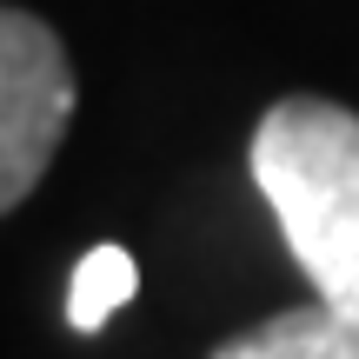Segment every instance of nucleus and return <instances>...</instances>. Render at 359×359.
<instances>
[{"label":"nucleus","mask_w":359,"mask_h":359,"mask_svg":"<svg viewBox=\"0 0 359 359\" xmlns=\"http://www.w3.org/2000/svg\"><path fill=\"white\" fill-rule=\"evenodd\" d=\"M246 167L313 293L359 313V114L286 93L259 114Z\"/></svg>","instance_id":"f257e3e1"},{"label":"nucleus","mask_w":359,"mask_h":359,"mask_svg":"<svg viewBox=\"0 0 359 359\" xmlns=\"http://www.w3.org/2000/svg\"><path fill=\"white\" fill-rule=\"evenodd\" d=\"M74 120V67L40 13L0 7V213L40 187Z\"/></svg>","instance_id":"f03ea898"},{"label":"nucleus","mask_w":359,"mask_h":359,"mask_svg":"<svg viewBox=\"0 0 359 359\" xmlns=\"http://www.w3.org/2000/svg\"><path fill=\"white\" fill-rule=\"evenodd\" d=\"M213 359H359V313L313 299V306H286L259 320L253 333L226 339Z\"/></svg>","instance_id":"7ed1b4c3"},{"label":"nucleus","mask_w":359,"mask_h":359,"mask_svg":"<svg viewBox=\"0 0 359 359\" xmlns=\"http://www.w3.org/2000/svg\"><path fill=\"white\" fill-rule=\"evenodd\" d=\"M133 293H140L133 253L127 246H93L74 266V286H67V326H74V333H100Z\"/></svg>","instance_id":"20e7f679"}]
</instances>
